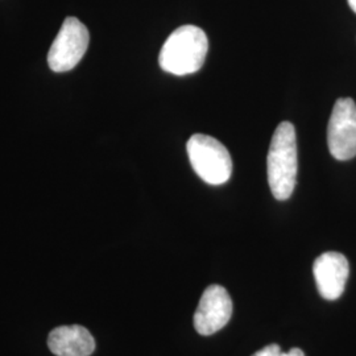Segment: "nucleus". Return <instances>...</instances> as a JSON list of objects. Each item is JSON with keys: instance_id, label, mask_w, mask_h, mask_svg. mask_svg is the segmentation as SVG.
<instances>
[{"instance_id": "nucleus-10", "label": "nucleus", "mask_w": 356, "mask_h": 356, "mask_svg": "<svg viewBox=\"0 0 356 356\" xmlns=\"http://www.w3.org/2000/svg\"><path fill=\"white\" fill-rule=\"evenodd\" d=\"M280 356H305L304 354V351L302 350H300V348H292L291 351H288V353H281Z\"/></svg>"}, {"instance_id": "nucleus-1", "label": "nucleus", "mask_w": 356, "mask_h": 356, "mask_svg": "<svg viewBox=\"0 0 356 356\" xmlns=\"http://www.w3.org/2000/svg\"><path fill=\"white\" fill-rule=\"evenodd\" d=\"M297 139L292 123L282 122L276 128L267 157L268 184L279 201L291 198L297 181Z\"/></svg>"}, {"instance_id": "nucleus-3", "label": "nucleus", "mask_w": 356, "mask_h": 356, "mask_svg": "<svg viewBox=\"0 0 356 356\" xmlns=\"http://www.w3.org/2000/svg\"><path fill=\"white\" fill-rule=\"evenodd\" d=\"M186 151L194 172L206 184L223 185L229 181L232 160L227 148L216 138L195 134L188 141Z\"/></svg>"}, {"instance_id": "nucleus-9", "label": "nucleus", "mask_w": 356, "mask_h": 356, "mask_svg": "<svg viewBox=\"0 0 356 356\" xmlns=\"http://www.w3.org/2000/svg\"><path fill=\"white\" fill-rule=\"evenodd\" d=\"M281 348L279 344H268L263 350L254 353L252 356H280Z\"/></svg>"}, {"instance_id": "nucleus-6", "label": "nucleus", "mask_w": 356, "mask_h": 356, "mask_svg": "<svg viewBox=\"0 0 356 356\" xmlns=\"http://www.w3.org/2000/svg\"><path fill=\"white\" fill-rule=\"evenodd\" d=\"M232 316L229 292L220 285H210L204 291L194 314V327L201 335H213L222 330Z\"/></svg>"}, {"instance_id": "nucleus-5", "label": "nucleus", "mask_w": 356, "mask_h": 356, "mask_svg": "<svg viewBox=\"0 0 356 356\" xmlns=\"http://www.w3.org/2000/svg\"><path fill=\"white\" fill-rule=\"evenodd\" d=\"M327 145L331 156L339 161L356 156V103L351 98L338 99L327 126Z\"/></svg>"}, {"instance_id": "nucleus-2", "label": "nucleus", "mask_w": 356, "mask_h": 356, "mask_svg": "<svg viewBox=\"0 0 356 356\" xmlns=\"http://www.w3.org/2000/svg\"><path fill=\"white\" fill-rule=\"evenodd\" d=\"M209 51V40L201 28L182 26L166 38L159 64L173 76H188L198 72L204 64Z\"/></svg>"}, {"instance_id": "nucleus-11", "label": "nucleus", "mask_w": 356, "mask_h": 356, "mask_svg": "<svg viewBox=\"0 0 356 356\" xmlns=\"http://www.w3.org/2000/svg\"><path fill=\"white\" fill-rule=\"evenodd\" d=\"M348 4L351 7V10L356 13V0H348Z\"/></svg>"}, {"instance_id": "nucleus-7", "label": "nucleus", "mask_w": 356, "mask_h": 356, "mask_svg": "<svg viewBox=\"0 0 356 356\" xmlns=\"http://www.w3.org/2000/svg\"><path fill=\"white\" fill-rule=\"evenodd\" d=\"M313 273L319 294L327 301H335L343 294L350 276L348 260L339 252H325L316 259Z\"/></svg>"}, {"instance_id": "nucleus-8", "label": "nucleus", "mask_w": 356, "mask_h": 356, "mask_svg": "<svg viewBox=\"0 0 356 356\" xmlns=\"http://www.w3.org/2000/svg\"><path fill=\"white\" fill-rule=\"evenodd\" d=\"M48 347L56 356H90L95 351V339L83 326H60L51 331Z\"/></svg>"}, {"instance_id": "nucleus-4", "label": "nucleus", "mask_w": 356, "mask_h": 356, "mask_svg": "<svg viewBox=\"0 0 356 356\" xmlns=\"http://www.w3.org/2000/svg\"><path fill=\"white\" fill-rule=\"evenodd\" d=\"M89 31L76 17H66L48 53V65L53 72L73 70L83 58L89 47Z\"/></svg>"}]
</instances>
